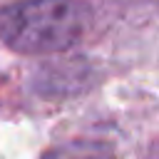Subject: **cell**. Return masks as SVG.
<instances>
[{
	"label": "cell",
	"mask_w": 159,
	"mask_h": 159,
	"mask_svg": "<svg viewBox=\"0 0 159 159\" xmlns=\"http://www.w3.org/2000/svg\"><path fill=\"white\" fill-rule=\"evenodd\" d=\"M89 22L82 0H20L0 10V40L17 52H62L84 40Z\"/></svg>",
	"instance_id": "1"
},
{
	"label": "cell",
	"mask_w": 159,
	"mask_h": 159,
	"mask_svg": "<svg viewBox=\"0 0 159 159\" xmlns=\"http://www.w3.org/2000/svg\"><path fill=\"white\" fill-rule=\"evenodd\" d=\"M45 159H114V154L102 142L82 139V142H70L65 147L52 149L50 154H45Z\"/></svg>",
	"instance_id": "2"
}]
</instances>
